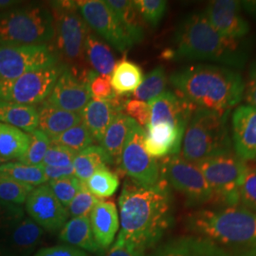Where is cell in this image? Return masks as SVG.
Masks as SVG:
<instances>
[{"label":"cell","instance_id":"30bf717a","mask_svg":"<svg viewBox=\"0 0 256 256\" xmlns=\"http://www.w3.org/2000/svg\"><path fill=\"white\" fill-rule=\"evenodd\" d=\"M66 64L32 70L16 79L0 82V102L36 106L46 100Z\"/></svg>","mask_w":256,"mask_h":256},{"label":"cell","instance_id":"277c9868","mask_svg":"<svg viewBox=\"0 0 256 256\" xmlns=\"http://www.w3.org/2000/svg\"><path fill=\"white\" fill-rule=\"evenodd\" d=\"M248 44L221 36L210 25L203 12H192L180 22L174 32L173 48L165 58L202 60L243 68L248 59Z\"/></svg>","mask_w":256,"mask_h":256},{"label":"cell","instance_id":"8fae6325","mask_svg":"<svg viewBox=\"0 0 256 256\" xmlns=\"http://www.w3.org/2000/svg\"><path fill=\"white\" fill-rule=\"evenodd\" d=\"M144 138L146 130L134 122L122 149L120 165L132 182L149 187L160 182L162 176L160 164L144 148Z\"/></svg>","mask_w":256,"mask_h":256},{"label":"cell","instance_id":"d6986e66","mask_svg":"<svg viewBox=\"0 0 256 256\" xmlns=\"http://www.w3.org/2000/svg\"><path fill=\"white\" fill-rule=\"evenodd\" d=\"M183 136L184 131L170 124H148L144 144L152 158H164L168 156L178 155L182 150Z\"/></svg>","mask_w":256,"mask_h":256},{"label":"cell","instance_id":"9a60e30c","mask_svg":"<svg viewBox=\"0 0 256 256\" xmlns=\"http://www.w3.org/2000/svg\"><path fill=\"white\" fill-rule=\"evenodd\" d=\"M25 209L28 218L48 232L63 229L68 221V210L57 200L48 184L37 186L30 194Z\"/></svg>","mask_w":256,"mask_h":256},{"label":"cell","instance_id":"f6af8a7d","mask_svg":"<svg viewBox=\"0 0 256 256\" xmlns=\"http://www.w3.org/2000/svg\"><path fill=\"white\" fill-rule=\"evenodd\" d=\"M110 78L111 77L101 76L97 74L92 77L90 82V90L93 100L108 101L117 97V93L114 92L111 86Z\"/></svg>","mask_w":256,"mask_h":256},{"label":"cell","instance_id":"f1b7e54d","mask_svg":"<svg viewBox=\"0 0 256 256\" xmlns=\"http://www.w3.org/2000/svg\"><path fill=\"white\" fill-rule=\"evenodd\" d=\"M0 122L30 133L38 128V106L12 102H0Z\"/></svg>","mask_w":256,"mask_h":256},{"label":"cell","instance_id":"ba28073f","mask_svg":"<svg viewBox=\"0 0 256 256\" xmlns=\"http://www.w3.org/2000/svg\"><path fill=\"white\" fill-rule=\"evenodd\" d=\"M196 164L212 191V202L223 206L239 205V190L247 167L245 160L232 152L202 160Z\"/></svg>","mask_w":256,"mask_h":256},{"label":"cell","instance_id":"7402d4cb","mask_svg":"<svg viewBox=\"0 0 256 256\" xmlns=\"http://www.w3.org/2000/svg\"><path fill=\"white\" fill-rule=\"evenodd\" d=\"M5 234V247L12 256H28L41 243L44 230L30 218L24 216Z\"/></svg>","mask_w":256,"mask_h":256},{"label":"cell","instance_id":"836d02e7","mask_svg":"<svg viewBox=\"0 0 256 256\" xmlns=\"http://www.w3.org/2000/svg\"><path fill=\"white\" fill-rule=\"evenodd\" d=\"M166 84L167 78L164 68L158 66L144 77L140 86L133 92V96L136 100L149 102L165 92Z\"/></svg>","mask_w":256,"mask_h":256},{"label":"cell","instance_id":"4dcf8cb0","mask_svg":"<svg viewBox=\"0 0 256 256\" xmlns=\"http://www.w3.org/2000/svg\"><path fill=\"white\" fill-rule=\"evenodd\" d=\"M30 146V134L0 122V158L4 162L19 160Z\"/></svg>","mask_w":256,"mask_h":256},{"label":"cell","instance_id":"bcb514c9","mask_svg":"<svg viewBox=\"0 0 256 256\" xmlns=\"http://www.w3.org/2000/svg\"><path fill=\"white\" fill-rule=\"evenodd\" d=\"M124 113L134 120L142 128L149 124L150 122V106L148 102L138 100H128L124 106Z\"/></svg>","mask_w":256,"mask_h":256},{"label":"cell","instance_id":"7c38bea8","mask_svg":"<svg viewBox=\"0 0 256 256\" xmlns=\"http://www.w3.org/2000/svg\"><path fill=\"white\" fill-rule=\"evenodd\" d=\"M60 63L57 50L50 45H0V82L12 80L30 72Z\"/></svg>","mask_w":256,"mask_h":256},{"label":"cell","instance_id":"816d5d0a","mask_svg":"<svg viewBox=\"0 0 256 256\" xmlns=\"http://www.w3.org/2000/svg\"><path fill=\"white\" fill-rule=\"evenodd\" d=\"M241 6L246 10L250 14L256 18V0L241 1Z\"/></svg>","mask_w":256,"mask_h":256},{"label":"cell","instance_id":"d590c367","mask_svg":"<svg viewBox=\"0 0 256 256\" xmlns=\"http://www.w3.org/2000/svg\"><path fill=\"white\" fill-rule=\"evenodd\" d=\"M94 142L90 132L82 122L74 126V128L68 129L59 136L50 140V142L68 147L77 154L93 146Z\"/></svg>","mask_w":256,"mask_h":256},{"label":"cell","instance_id":"52a82bcc","mask_svg":"<svg viewBox=\"0 0 256 256\" xmlns=\"http://www.w3.org/2000/svg\"><path fill=\"white\" fill-rule=\"evenodd\" d=\"M54 20L57 54L64 64L80 70L84 62V46L90 27L78 10L76 1H54L50 3Z\"/></svg>","mask_w":256,"mask_h":256},{"label":"cell","instance_id":"ee69618b","mask_svg":"<svg viewBox=\"0 0 256 256\" xmlns=\"http://www.w3.org/2000/svg\"><path fill=\"white\" fill-rule=\"evenodd\" d=\"M24 216L22 206L0 200V232H8Z\"/></svg>","mask_w":256,"mask_h":256},{"label":"cell","instance_id":"f5cc1de1","mask_svg":"<svg viewBox=\"0 0 256 256\" xmlns=\"http://www.w3.org/2000/svg\"><path fill=\"white\" fill-rule=\"evenodd\" d=\"M18 1H12V0H0V12L14 7L18 5Z\"/></svg>","mask_w":256,"mask_h":256},{"label":"cell","instance_id":"8992f818","mask_svg":"<svg viewBox=\"0 0 256 256\" xmlns=\"http://www.w3.org/2000/svg\"><path fill=\"white\" fill-rule=\"evenodd\" d=\"M54 36V16L45 5L14 6L0 12L1 46L48 45Z\"/></svg>","mask_w":256,"mask_h":256},{"label":"cell","instance_id":"db71d44e","mask_svg":"<svg viewBox=\"0 0 256 256\" xmlns=\"http://www.w3.org/2000/svg\"><path fill=\"white\" fill-rule=\"evenodd\" d=\"M0 256H14L9 250L5 247V245L0 243Z\"/></svg>","mask_w":256,"mask_h":256},{"label":"cell","instance_id":"44dd1931","mask_svg":"<svg viewBox=\"0 0 256 256\" xmlns=\"http://www.w3.org/2000/svg\"><path fill=\"white\" fill-rule=\"evenodd\" d=\"M124 102L118 101L117 97L108 101L92 100L81 111L82 122L95 142L101 144L106 129L114 117L122 111Z\"/></svg>","mask_w":256,"mask_h":256},{"label":"cell","instance_id":"7a4b0ae2","mask_svg":"<svg viewBox=\"0 0 256 256\" xmlns=\"http://www.w3.org/2000/svg\"><path fill=\"white\" fill-rule=\"evenodd\" d=\"M169 81L192 106L216 112L230 111L241 102L245 92L242 75L223 66H187L171 74Z\"/></svg>","mask_w":256,"mask_h":256},{"label":"cell","instance_id":"5bb4252c","mask_svg":"<svg viewBox=\"0 0 256 256\" xmlns=\"http://www.w3.org/2000/svg\"><path fill=\"white\" fill-rule=\"evenodd\" d=\"M92 72H84L82 76L76 68L66 64L63 72L55 82L46 102L60 110L81 113L84 106L92 101L90 82Z\"/></svg>","mask_w":256,"mask_h":256},{"label":"cell","instance_id":"f35d334b","mask_svg":"<svg viewBox=\"0 0 256 256\" xmlns=\"http://www.w3.org/2000/svg\"><path fill=\"white\" fill-rule=\"evenodd\" d=\"M82 184L84 182L79 180L75 176L50 180L48 183L57 200L66 209L70 202L74 200L77 192L82 188Z\"/></svg>","mask_w":256,"mask_h":256},{"label":"cell","instance_id":"8d00e7d4","mask_svg":"<svg viewBox=\"0 0 256 256\" xmlns=\"http://www.w3.org/2000/svg\"><path fill=\"white\" fill-rule=\"evenodd\" d=\"M36 187L19 182L7 176L0 174V200L16 205H22L27 202L30 194Z\"/></svg>","mask_w":256,"mask_h":256},{"label":"cell","instance_id":"3957f363","mask_svg":"<svg viewBox=\"0 0 256 256\" xmlns=\"http://www.w3.org/2000/svg\"><path fill=\"white\" fill-rule=\"evenodd\" d=\"M185 225L226 256H256V214L241 205L194 210Z\"/></svg>","mask_w":256,"mask_h":256},{"label":"cell","instance_id":"e0dca14e","mask_svg":"<svg viewBox=\"0 0 256 256\" xmlns=\"http://www.w3.org/2000/svg\"><path fill=\"white\" fill-rule=\"evenodd\" d=\"M150 106L149 124L160 122L170 124L184 131L196 108L174 92L165 90L160 96L148 102Z\"/></svg>","mask_w":256,"mask_h":256},{"label":"cell","instance_id":"60d3db41","mask_svg":"<svg viewBox=\"0 0 256 256\" xmlns=\"http://www.w3.org/2000/svg\"><path fill=\"white\" fill-rule=\"evenodd\" d=\"M256 214V164H248L239 190V205Z\"/></svg>","mask_w":256,"mask_h":256},{"label":"cell","instance_id":"2e32d148","mask_svg":"<svg viewBox=\"0 0 256 256\" xmlns=\"http://www.w3.org/2000/svg\"><path fill=\"white\" fill-rule=\"evenodd\" d=\"M241 1L214 0L206 6L203 14L221 36L242 40L250 30V24L241 14Z\"/></svg>","mask_w":256,"mask_h":256},{"label":"cell","instance_id":"74e56055","mask_svg":"<svg viewBox=\"0 0 256 256\" xmlns=\"http://www.w3.org/2000/svg\"><path fill=\"white\" fill-rule=\"evenodd\" d=\"M30 134V146L26 153L18 160L27 165H41L50 146V138L38 128Z\"/></svg>","mask_w":256,"mask_h":256},{"label":"cell","instance_id":"83f0119b","mask_svg":"<svg viewBox=\"0 0 256 256\" xmlns=\"http://www.w3.org/2000/svg\"><path fill=\"white\" fill-rule=\"evenodd\" d=\"M104 2L119 19L133 45L142 43L144 38V30L134 2L129 0H106Z\"/></svg>","mask_w":256,"mask_h":256},{"label":"cell","instance_id":"f907efd6","mask_svg":"<svg viewBox=\"0 0 256 256\" xmlns=\"http://www.w3.org/2000/svg\"><path fill=\"white\" fill-rule=\"evenodd\" d=\"M44 173L46 176V182L75 176L74 174V164L64 166V167L44 166Z\"/></svg>","mask_w":256,"mask_h":256},{"label":"cell","instance_id":"ab89813d","mask_svg":"<svg viewBox=\"0 0 256 256\" xmlns=\"http://www.w3.org/2000/svg\"><path fill=\"white\" fill-rule=\"evenodd\" d=\"M133 2L142 19L151 27H158L164 16L167 2L164 0H136Z\"/></svg>","mask_w":256,"mask_h":256},{"label":"cell","instance_id":"b9f144b4","mask_svg":"<svg viewBox=\"0 0 256 256\" xmlns=\"http://www.w3.org/2000/svg\"><path fill=\"white\" fill-rule=\"evenodd\" d=\"M100 200V198L92 194V192L88 190L86 184L84 183L82 188L77 192L74 200L70 202V206L68 207V214L70 216H72V218L90 216L92 209Z\"/></svg>","mask_w":256,"mask_h":256},{"label":"cell","instance_id":"e575fe53","mask_svg":"<svg viewBox=\"0 0 256 256\" xmlns=\"http://www.w3.org/2000/svg\"><path fill=\"white\" fill-rule=\"evenodd\" d=\"M88 190L98 198L112 196L119 188L118 176L111 172L108 167L98 169L84 182Z\"/></svg>","mask_w":256,"mask_h":256},{"label":"cell","instance_id":"7dc6e473","mask_svg":"<svg viewBox=\"0 0 256 256\" xmlns=\"http://www.w3.org/2000/svg\"><path fill=\"white\" fill-rule=\"evenodd\" d=\"M100 254V256H146L134 245L118 238L106 250Z\"/></svg>","mask_w":256,"mask_h":256},{"label":"cell","instance_id":"d4e9b609","mask_svg":"<svg viewBox=\"0 0 256 256\" xmlns=\"http://www.w3.org/2000/svg\"><path fill=\"white\" fill-rule=\"evenodd\" d=\"M84 61L92 70L101 76L111 77L116 66V59L110 46L90 30L84 46Z\"/></svg>","mask_w":256,"mask_h":256},{"label":"cell","instance_id":"d6a6232c","mask_svg":"<svg viewBox=\"0 0 256 256\" xmlns=\"http://www.w3.org/2000/svg\"><path fill=\"white\" fill-rule=\"evenodd\" d=\"M0 174L30 186H40L46 182L43 165H27L19 162H9L0 165Z\"/></svg>","mask_w":256,"mask_h":256},{"label":"cell","instance_id":"4fadbf2b","mask_svg":"<svg viewBox=\"0 0 256 256\" xmlns=\"http://www.w3.org/2000/svg\"><path fill=\"white\" fill-rule=\"evenodd\" d=\"M76 5L90 28L115 50L124 52L134 46L122 27L119 19L104 1H76Z\"/></svg>","mask_w":256,"mask_h":256},{"label":"cell","instance_id":"c3c4849f","mask_svg":"<svg viewBox=\"0 0 256 256\" xmlns=\"http://www.w3.org/2000/svg\"><path fill=\"white\" fill-rule=\"evenodd\" d=\"M32 256H88V252L64 244L40 248Z\"/></svg>","mask_w":256,"mask_h":256},{"label":"cell","instance_id":"ffe728a7","mask_svg":"<svg viewBox=\"0 0 256 256\" xmlns=\"http://www.w3.org/2000/svg\"><path fill=\"white\" fill-rule=\"evenodd\" d=\"M92 234L101 252L114 243L120 229V216L115 203L100 200L90 214Z\"/></svg>","mask_w":256,"mask_h":256},{"label":"cell","instance_id":"5b68a950","mask_svg":"<svg viewBox=\"0 0 256 256\" xmlns=\"http://www.w3.org/2000/svg\"><path fill=\"white\" fill-rule=\"evenodd\" d=\"M229 114L230 111L216 112L196 108L183 136V158L198 164L208 158L232 153Z\"/></svg>","mask_w":256,"mask_h":256},{"label":"cell","instance_id":"484cf974","mask_svg":"<svg viewBox=\"0 0 256 256\" xmlns=\"http://www.w3.org/2000/svg\"><path fill=\"white\" fill-rule=\"evenodd\" d=\"M59 239L66 245L92 254L102 252L92 234L90 216L74 218L68 220L60 230Z\"/></svg>","mask_w":256,"mask_h":256},{"label":"cell","instance_id":"4316f807","mask_svg":"<svg viewBox=\"0 0 256 256\" xmlns=\"http://www.w3.org/2000/svg\"><path fill=\"white\" fill-rule=\"evenodd\" d=\"M134 122L124 111L119 112L112 120L104 135L101 146L110 156L113 164H120V162L122 152Z\"/></svg>","mask_w":256,"mask_h":256},{"label":"cell","instance_id":"11a10c76","mask_svg":"<svg viewBox=\"0 0 256 256\" xmlns=\"http://www.w3.org/2000/svg\"><path fill=\"white\" fill-rule=\"evenodd\" d=\"M4 162H5L0 158V165L2 164H4Z\"/></svg>","mask_w":256,"mask_h":256},{"label":"cell","instance_id":"1f68e13d","mask_svg":"<svg viewBox=\"0 0 256 256\" xmlns=\"http://www.w3.org/2000/svg\"><path fill=\"white\" fill-rule=\"evenodd\" d=\"M142 80L144 74L142 68L137 64L124 59L115 66L110 82L114 92L122 95L135 92Z\"/></svg>","mask_w":256,"mask_h":256},{"label":"cell","instance_id":"6da1fadb","mask_svg":"<svg viewBox=\"0 0 256 256\" xmlns=\"http://www.w3.org/2000/svg\"><path fill=\"white\" fill-rule=\"evenodd\" d=\"M118 239L146 252L173 224L172 196L162 180L155 186H142L130 178L124 183L119 198Z\"/></svg>","mask_w":256,"mask_h":256},{"label":"cell","instance_id":"ac0fdd59","mask_svg":"<svg viewBox=\"0 0 256 256\" xmlns=\"http://www.w3.org/2000/svg\"><path fill=\"white\" fill-rule=\"evenodd\" d=\"M232 146L236 154L245 162H256V108L241 106L232 118Z\"/></svg>","mask_w":256,"mask_h":256},{"label":"cell","instance_id":"9c48e42d","mask_svg":"<svg viewBox=\"0 0 256 256\" xmlns=\"http://www.w3.org/2000/svg\"><path fill=\"white\" fill-rule=\"evenodd\" d=\"M158 164L162 180L182 194L188 206L200 207L212 202V191L198 164L180 155L165 156Z\"/></svg>","mask_w":256,"mask_h":256},{"label":"cell","instance_id":"681fc988","mask_svg":"<svg viewBox=\"0 0 256 256\" xmlns=\"http://www.w3.org/2000/svg\"><path fill=\"white\" fill-rule=\"evenodd\" d=\"M245 101L248 106L256 108V58L250 64L248 75V82L245 84Z\"/></svg>","mask_w":256,"mask_h":256},{"label":"cell","instance_id":"cb8c5ba5","mask_svg":"<svg viewBox=\"0 0 256 256\" xmlns=\"http://www.w3.org/2000/svg\"><path fill=\"white\" fill-rule=\"evenodd\" d=\"M150 256H226L210 243L192 236L172 239L156 248Z\"/></svg>","mask_w":256,"mask_h":256},{"label":"cell","instance_id":"7bdbcfd3","mask_svg":"<svg viewBox=\"0 0 256 256\" xmlns=\"http://www.w3.org/2000/svg\"><path fill=\"white\" fill-rule=\"evenodd\" d=\"M76 156L77 153H75L72 149L61 144L50 142V146L46 151L41 165L54 167L68 166L74 164Z\"/></svg>","mask_w":256,"mask_h":256},{"label":"cell","instance_id":"f546056e","mask_svg":"<svg viewBox=\"0 0 256 256\" xmlns=\"http://www.w3.org/2000/svg\"><path fill=\"white\" fill-rule=\"evenodd\" d=\"M72 164L75 176L84 183L98 169L113 164V162L101 146L93 144L78 153Z\"/></svg>","mask_w":256,"mask_h":256},{"label":"cell","instance_id":"603a6c76","mask_svg":"<svg viewBox=\"0 0 256 256\" xmlns=\"http://www.w3.org/2000/svg\"><path fill=\"white\" fill-rule=\"evenodd\" d=\"M38 129L44 132L50 140L82 122L81 113L60 110L46 104V102H43L38 106Z\"/></svg>","mask_w":256,"mask_h":256}]
</instances>
